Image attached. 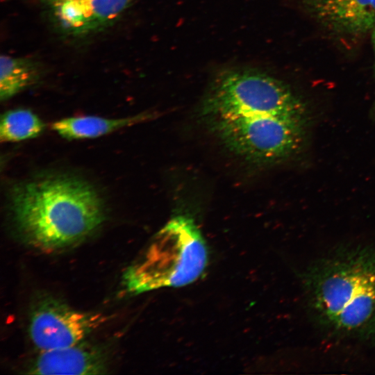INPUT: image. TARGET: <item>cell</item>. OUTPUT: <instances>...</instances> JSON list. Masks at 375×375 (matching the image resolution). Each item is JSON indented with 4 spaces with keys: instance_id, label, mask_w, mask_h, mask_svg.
Instances as JSON below:
<instances>
[{
    "instance_id": "6da1fadb",
    "label": "cell",
    "mask_w": 375,
    "mask_h": 375,
    "mask_svg": "<svg viewBox=\"0 0 375 375\" xmlns=\"http://www.w3.org/2000/svg\"><path fill=\"white\" fill-rule=\"evenodd\" d=\"M9 199L17 233L28 245L44 251L77 244L105 219L97 191L75 177L53 176L18 183Z\"/></svg>"
},
{
    "instance_id": "7a4b0ae2",
    "label": "cell",
    "mask_w": 375,
    "mask_h": 375,
    "mask_svg": "<svg viewBox=\"0 0 375 375\" xmlns=\"http://www.w3.org/2000/svg\"><path fill=\"white\" fill-rule=\"evenodd\" d=\"M306 300L323 331L360 340L375 338V249H340L312 264L303 276Z\"/></svg>"
},
{
    "instance_id": "3957f363",
    "label": "cell",
    "mask_w": 375,
    "mask_h": 375,
    "mask_svg": "<svg viewBox=\"0 0 375 375\" xmlns=\"http://www.w3.org/2000/svg\"><path fill=\"white\" fill-rule=\"evenodd\" d=\"M202 110L208 120L258 115L306 120L303 102L286 83L244 66L223 67L215 74Z\"/></svg>"
},
{
    "instance_id": "277c9868",
    "label": "cell",
    "mask_w": 375,
    "mask_h": 375,
    "mask_svg": "<svg viewBox=\"0 0 375 375\" xmlns=\"http://www.w3.org/2000/svg\"><path fill=\"white\" fill-rule=\"evenodd\" d=\"M208 250L200 230L187 215L172 218L156 235L144 253L124 274L129 292L181 287L204 272Z\"/></svg>"
},
{
    "instance_id": "5b68a950",
    "label": "cell",
    "mask_w": 375,
    "mask_h": 375,
    "mask_svg": "<svg viewBox=\"0 0 375 375\" xmlns=\"http://www.w3.org/2000/svg\"><path fill=\"white\" fill-rule=\"evenodd\" d=\"M208 124L235 154L251 162L272 164L292 156L300 149L306 120L258 115L212 119Z\"/></svg>"
},
{
    "instance_id": "8992f818",
    "label": "cell",
    "mask_w": 375,
    "mask_h": 375,
    "mask_svg": "<svg viewBox=\"0 0 375 375\" xmlns=\"http://www.w3.org/2000/svg\"><path fill=\"white\" fill-rule=\"evenodd\" d=\"M105 319L99 313L79 311L53 297L42 296L31 309L29 337L40 351L68 347L83 342Z\"/></svg>"
},
{
    "instance_id": "52a82bcc",
    "label": "cell",
    "mask_w": 375,
    "mask_h": 375,
    "mask_svg": "<svg viewBox=\"0 0 375 375\" xmlns=\"http://www.w3.org/2000/svg\"><path fill=\"white\" fill-rule=\"evenodd\" d=\"M324 30L338 38L359 40L375 27V0H296Z\"/></svg>"
},
{
    "instance_id": "ba28073f",
    "label": "cell",
    "mask_w": 375,
    "mask_h": 375,
    "mask_svg": "<svg viewBox=\"0 0 375 375\" xmlns=\"http://www.w3.org/2000/svg\"><path fill=\"white\" fill-rule=\"evenodd\" d=\"M135 0H63L50 7L66 32L88 33L116 20Z\"/></svg>"
},
{
    "instance_id": "9c48e42d",
    "label": "cell",
    "mask_w": 375,
    "mask_h": 375,
    "mask_svg": "<svg viewBox=\"0 0 375 375\" xmlns=\"http://www.w3.org/2000/svg\"><path fill=\"white\" fill-rule=\"evenodd\" d=\"M108 356L100 347L83 343L40 351L28 367L31 374H101L108 369Z\"/></svg>"
},
{
    "instance_id": "30bf717a",
    "label": "cell",
    "mask_w": 375,
    "mask_h": 375,
    "mask_svg": "<svg viewBox=\"0 0 375 375\" xmlns=\"http://www.w3.org/2000/svg\"><path fill=\"white\" fill-rule=\"evenodd\" d=\"M142 119L140 115L118 119L97 116L72 117L53 122L51 128L66 139L94 138L133 125Z\"/></svg>"
},
{
    "instance_id": "8fae6325",
    "label": "cell",
    "mask_w": 375,
    "mask_h": 375,
    "mask_svg": "<svg viewBox=\"0 0 375 375\" xmlns=\"http://www.w3.org/2000/svg\"><path fill=\"white\" fill-rule=\"evenodd\" d=\"M40 74L41 67L35 60L2 55L0 58L1 100H7L34 84Z\"/></svg>"
},
{
    "instance_id": "7c38bea8",
    "label": "cell",
    "mask_w": 375,
    "mask_h": 375,
    "mask_svg": "<svg viewBox=\"0 0 375 375\" xmlns=\"http://www.w3.org/2000/svg\"><path fill=\"white\" fill-rule=\"evenodd\" d=\"M44 124L27 109H15L4 113L1 119V142H18L35 138L44 130Z\"/></svg>"
},
{
    "instance_id": "4fadbf2b",
    "label": "cell",
    "mask_w": 375,
    "mask_h": 375,
    "mask_svg": "<svg viewBox=\"0 0 375 375\" xmlns=\"http://www.w3.org/2000/svg\"><path fill=\"white\" fill-rule=\"evenodd\" d=\"M370 35H371L372 49H373L374 58V75H375V27L374 28V29L371 32Z\"/></svg>"
},
{
    "instance_id": "5bb4252c",
    "label": "cell",
    "mask_w": 375,
    "mask_h": 375,
    "mask_svg": "<svg viewBox=\"0 0 375 375\" xmlns=\"http://www.w3.org/2000/svg\"><path fill=\"white\" fill-rule=\"evenodd\" d=\"M44 3L48 5L49 7L56 5L57 3L61 2L63 0H42Z\"/></svg>"
}]
</instances>
